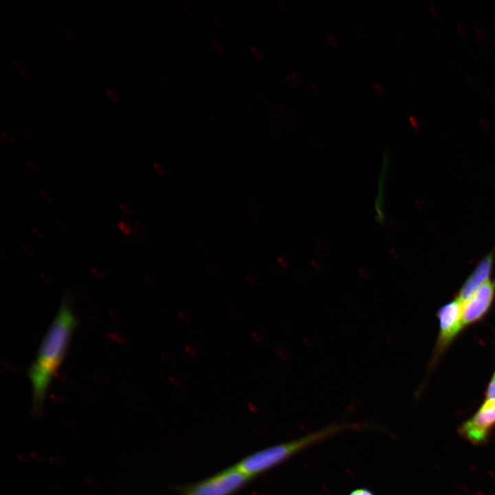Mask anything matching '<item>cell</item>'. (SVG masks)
<instances>
[{"label":"cell","instance_id":"cell-1","mask_svg":"<svg viewBox=\"0 0 495 495\" xmlns=\"http://www.w3.org/2000/svg\"><path fill=\"white\" fill-rule=\"evenodd\" d=\"M77 324L78 319L72 307L70 297L66 295L28 370L34 415H38L43 410L50 385L63 362Z\"/></svg>","mask_w":495,"mask_h":495},{"label":"cell","instance_id":"cell-2","mask_svg":"<svg viewBox=\"0 0 495 495\" xmlns=\"http://www.w3.org/2000/svg\"><path fill=\"white\" fill-rule=\"evenodd\" d=\"M353 425H332L299 439L257 451L243 458L234 466L252 478L278 465L307 447L347 429Z\"/></svg>","mask_w":495,"mask_h":495},{"label":"cell","instance_id":"cell-3","mask_svg":"<svg viewBox=\"0 0 495 495\" xmlns=\"http://www.w3.org/2000/svg\"><path fill=\"white\" fill-rule=\"evenodd\" d=\"M252 478L234 465L209 478L186 485L180 495H232Z\"/></svg>","mask_w":495,"mask_h":495},{"label":"cell","instance_id":"cell-4","mask_svg":"<svg viewBox=\"0 0 495 495\" xmlns=\"http://www.w3.org/2000/svg\"><path fill=\"white\" fill-rule=\"evenodd\" d=\"M495 425V399L486 401L474 416L464 423L461 434L474 444L483 443Z\"/></svg>","mask_w":495,"mask_h":495},{"label":"cell","instance_id":"cell-5","mask_svg":"<svg viewBox=\"0 0 495 495\" xmlns=\"http://www.w3.org/2000/svg\"><path fill=\"white\" fill-rule=\"evenodd\" d=\"M495 284L490 280L468 300L463 303V324L478 319L488 309L494 293Z\"/></svg>","mask_w":495,"mask_h":495},{"label":"cell","instance_id":"cell-6","mask_svg":"<svg viewBox=\"0 0 495 495\" xmlns=\"http://www.w3.org/2000/svg\"><path fill=\"white\" fill-rule=\"evenodd\" d=\"M441 342H449L461 329L463 322V302L458 298L445 305L439 311Z\"/></svg>","mask_w":495,"mask_h":495},{"label":"cell","instance_id":"cell-7","mask_svg":"<svg viewBox=\"0 0 495 495\" xmlns=\"http://www.w3.org/2000/svg\"><path fill=\"white\" fill-rule=\"evenodd\" d=\"M493 258L492 254L485 256L468 278L459 296V299L463 303L472 298L478 289L489 280Z\"/></svg>","mask_w":495,"mask_h":495},{"label":"cell","instance_id":"cell-8","mask_svg":"<svg viewBox=\"0 0 495 495\" xmlns=\"http://www.w3.org/2000/svg\"><path fill=\"white\" fill-rule=\"evenodd\" d=\"M10 63L13 69L21 76H23L27 72V69L25 65L19 60L16 58H12Z\"/></svg>","mask_w":495,"mask_h":495},{"label":"cell","instance_id":"cell-9","mask_svg":"<svg viewBox=\"0 0 495 495\" xmlns=\"http://www.w3.org/2000/svg\"><path fill=\"white\" fill-rule=\"evenodd\" d=\"M60 30L63 37L69 41H74L76 39L75 32L70 28L60 25Z\"/></svg>","mask_w":495,"mask_h":495},{"label":"cell","instance_id":"cell-10","mask_svg":"<svg viewBox=\"0 0 495 495\" xmlns=\"http://www.w3.org/2000/svg\"><path fill=\"white\" fill-rule=\"evenodd\" d=\"M286 82L290 87H296L301 82V77L296 72H291L285 78Z\"/></svg>","mask_w":495,"mask_h":495},{"label":"cell","instance_id":"cell-11","mask_svg":"<svg viewBox=\"0 0 495 495\" xmlns=\"http://www.w3.org/2000/svg\"><path fill=\"white\" fill-rule=\"evenodd\" d=\"M17 131L21 132L23 138H25L30 142H34L36 140V135L35 132L32 129L28 126H22L19 129V131Z\"/></svg>","mask_w":495,"mask_h":495},{"label":"cell","instance_id":"cell-12","mask_svg":"<svg viewBox=\"0 0 495 495\" xmlns=\"http://www.w3.org/2000/svg\"><path fill=\"white\" fill-rule=\"evenodd\" d=\"M117 226L119 230L126 235L131 234L133 231V228L131 223L125 221H120L118 222Z\"/></svg>","mask_w":495,"mask_h":495},{"label":"cell","instance_id":"cell-13","mask_svg":"<svg viewBox=\"0 0 495 495\" xmlns=\"http://www.w3.org/2000/svg\"><path fill=\"white\" fill-rule=\"evenodd\" d=\"M106 94L109 99L113 103H118L121 100V96L116 90L108 88L106 90Z\"/></svg>","mask_w":495,"mask_h":495},{"label":"cell","instance_id":"cell-14","mask_svg":"<svg viewBox=\"0 0 495 495\" xmlns=\"http://www.w3.org/2000/svg\"><path fill=\"white\" fill-rule=\"evenodd\" d=\"M184 351L186 355L190 358H196L198 355L199 351L197 348L191 344H186L184 347Z\"/></svg>","mask_w":495,"mask_h":495},{"label":"cell","instance_id":"cell-15","mask_svg":"<svg viewBox=\"0 0 495 495\" xmlns=\"http://www.w3.org/2000/svg\"><path fill=\"white\" fill-rule=\"evenodd\" d=\"M177 317L184 324H190L192 320L190 314L185 311H179Z\"/></svg>","mask_w":495,"mask_h":495},{"label":"cell","instance_id":"cell-16","mask_svg":"<svg viewBox=\"0 0 495 495\" xmlns=\"http://www.w3.org/2000/svg\"><path fill=\"white\" fill-rule=\"evenodd\" d=\"M245 279L252 287H257L259 284L258 276L252 273H248L245 275Z\"/></svg>","mask_w":495,"mask_h":495},{"label":"cell","instance_id":"cell-17","mask_svg":"<svg viewBox=\"0 0 495 495\" xmlns=\"http://www.w3.org/2000/svg\"><path fill=\"white\" fill-rule=\"evenodd\" d=\"M371 87L376 93L380 95H384L386 93V87L375 81L371 82Z\"/></svg>","mask_w":495,"mask_h":495},{"label":"cell","instance_id":"cell-18","mask_svg":"<svg viewBox=\"0 0 495 495\" xmlns=\"http://www.w3.org/2000/svg\"><path fill=\"white\" fill-rule=\"evenodd\" d=\"M250 336L254 342L257 344H261L265 340L264 336L257 331H252Z\"/></svg>","mask_w":495,"mask_h":495},{"label":"cell","instance_id":"cell-19","mask_svg":"<svg viewBox=\"0 0 495 495\" xmlns=\"http://www.w3.org/2000/svg\"><path fill=\"white\" fill-rule=\"evenodd\" d=\"M487 398L488 399H495V374L489 386Z\"/></svg>","mask_w":495,"mask_h":495},{"label":"cell","instance_id":"cell-20","mask_svg":"<svg viewBox=\"0 0 495 495\" xmlns=\"http://www.w3.org/2000/svg\"><path fill=\"white\" fill-rule=\"evenodd\" d=\"M168 380L173 387L179 388L182 385V380L177 376L170 375L168 377Z\"/></svg>","mask_w":495,"mask_h":495},{"label":"cell","instance_id":"cell-21","mask_svg":"<svg viewBox=\"0 0 495 495\" xmlns=\"http://www.w3.org/2000/svg\"><path fill=\"white\" fill-rule=\"evenodd\" d=\"M119 207L122 213L126 215H131L133 214V209L131 206L126 203L119 204Z\"/></svg>","mask_w":495,"mask_h":495},{"label":"cell","instance_id":"cell-22","mask_svg":"<svg viewBox=\"0 0 495 495\" xmlns=\"http://www.w3.org/2000/svg\"><path fill=\"white\" fill-rule=\"evenodd\" d=\"M207 270L211 275H219L220 273L219 267L214 263L207 264Z\"/></svg>","mask_w":495,"mask_h":495},{"label":"cell","instance_id":"cell-23","mask_svg":"<svg viewBox=\"0 0 495 495\" xmlns=\"http://www.w3.org/2000/svg\"><path fill=\"white\" fill-rule=\"evenodd\" d=\"M349 495H374V494L367 489L360 488L352 491Z\"/></svg>","mask_w":495,"mask_h":495},{"label":"cell","instance_id":"cell-24","mask_svg":"<svg viewBox=\"0 0 495 495\" xmlns=\"http://www.w3.org/2000/svg\"><path fill=\"white\" fill-rule=\"evenodd\" d=\"M327 38H328L329 42L330 43V44L332 46L337 47L340 45V41L336 35L329 34L328 35Z\"/></svg>","mask_w":495,"mask_h":495},{"label":"cell","instance_id":"cell-25","mask_svg":"<svg viewBox=\"0 0 495 495\" xmlns=\"http://www.w3.org/2000/svg\"><path fill=\"white\" fill-rule=\"evenodd\" d=\"M155 170L160 175H164L166 173V168L160 163L155 162L153 164Z\"/></svg>","mask_w":495,"mask_h":495},{"label":"cell","instance_id":"cell-26","mask_svg":"<svg viewBox=\"0 0 495 495\" xmlns=\"http://www.w3.org/2000/svg\"><path fill=\"white\" fill-rule=\"evenodd\" d=\"M161 356L166 362H171L174 359L173 354L167 351H162Z\"/></svg>","mask_w":495,"mask_h":495},{"label":"cell","instance_id":"cell-27","mask_svg":"<svg viewBox=\"0 0 495 495\" xmlns=\"http://www.w3.org/2000/svg\"><path fill=\"white\" fill-rule=\"evenodd\" d=\"M251 51L256 58L261 60L263 58L262 52L256 46L251 47Z\"/></svg>","mask_w":495,"mask_h":495},{"label":"cell","instance_id":"cell-28","mask_svg":"<svg viewBox=\"0 0 495 495\" xmlns=\"http://www.w3.org/2000/svg\"><path fill=\"white\" fill-rule=\"evenodd\" d=\"M26 165L30 170L34 173L38 172V166L34 162L28 160L26 161Z\"/></svg>","mask_w":495,"mask_h":495},{"label":"cell","instance_id":"cell-29","mask_svg":"<svg viewBox=\"0 0 495 495\" xmlns=\"http://www.w3.org/2000/svg\"><path fill=\"white\" fill-rule=\"evenodd\" d=\"M41 197L47 202H52L53 200L52 195L46 190L40 191Z\"/></svg>","mask_w":495,"mask_h":495},{"label":"cell","instance_id":"cell-30","mask_svg":"<svg viewBox=\"0 0 495 495\" xmlns=\"http://www.w3.org/2000/svg\"><path fill=\"white\" fill-rule=\"evenodd\" d=\"M135 229L139 230L140 232H142L143 233H146L147 228L146 226L141 221H135L134 223Z\"/></svg>","mask_w":495,"mask_h":495},{"label":"cell","instance_id":"cell-31","mask_svg":"<svg viewBox=\"0 0 495 495\" xmlns=\"http://www.w3.org/2000/svg\"><path fill=\"white\" fill-rule=\"evenodd\" d=\"M212 44L213 47H214V49H215L218 52H219V53H222V52H223V45H222L219 41H218L217 40L213 38V39L212 40Z\"/></svg>","mask_w":495,"mask_h":495},{"label":"cell","instance_id":"cell-32","mask_svg":"<svg viewBox=\"0 0 495 495\" xmlns=\"http://www.w3.org/2000/svg\"><path fill=\"white\" fill-rule=\"evenodd\" d=\"M32 232L34 234V235L35 236H36L37 238H38L40 239H44V234L40 228H36V227H33V228H32Z\"/></svg>","mask_w":495,"mask_h":495},{"label":"cell","instance_id":"cell-33","mask_svg":"<svg viewBox=\"0 0 495 495\" xmlns=\"http://www.w3.org/2000/svg\"><path fill=\"white\" fill-rule=\"evenodd\" d=\"M212 18L214 21V22L220 27L223 26V22L221 17L215 12L212 14Z\"/></svg>","mask_w":495,"mask_h":495},{"label":"cell","instance_id":"cell-34","mask_svg":"<svg viewBox=\"0 0 495 495\" xmlns=\"http://www.w3.org/2000/svg\"><path fill=\"white\" fill-rule=\"evenodd\" d=\"M133 234L135 235V236L138 240H140V241L144 240V239H145V233H143V232H140L139 230H136V229H135V228H133Z\"/></svg>","mask_w":495,"mask_h":495},{"label":"cell","instance_id":"cell-35","mask_svg":"<svg viewBox=\"0 0 495 495\" xmlns=\"http://www.w3.org/2000/svg\"><path fill=\"white\" fill-rule=\"evenodd\" d=\"M357 30L361 37L364 38L368 37V33L364 27L359 25L358 26Z\"/></svg>","mask_w":495,"mask_h":495},{"label":"cell","instance_id":"cell-36","mask_svg":"<svg viewBox=\"0 0 495 495\" xmlns=\"http://www.w3.org/2000/svg\"><path fill=\"white\" fill-rule=\"evenodd\" d=\"M56 225L61 231H63V232L67 231V226L64 221L58 220L56 221Z\"/></svg>","mask_w":495,"mask_h":495},{"label":"cell","instance_id":"cell-37","mask_svg":"<svg viewBox=\"0 0 495 495\" xmlns=\"http://www.w3.org/2000/svg\"><path fill=\"white\" fill-rule=\"evenodd\" d=\"M22 250L23 252L25 253L28 256H33L34 252L30 246L23 245L22 246Z\"/></svg>","mask_w":495,"mask_h":495},{"label":"cell","instance_id":"cell-38","mask_svg":"<svg viewBox=\"0 0 495 495\" xmlns=\"http://www.w3.org/2000/svg\"><path fill=\"white\" fill-rule=\"evenodd\" d=\"M311 91L316 95H320L321 94L320 88L318 85L316 83H311L310 85Z\"/></svg>","mask_w":495,"mask_h":495},{"label":"cell","instance_id":"cell-39","mask_svg":"<svg viewBox=\"0 0 495 495\" xmlns=\"http://www.w3.org/2000/svg\"><path fill=\"white\" fill-rule=\"evenodd\" d=\"M184 8L188 14L192 15L193 14V10H192V8L188 3H184Z\"/></svg>","mask_w":495,"mask_h":495},{"label":"cell","instance_id":"cell-40","mask_svg":"<svg viewBox=\"0 0 495 495\" xmlns=\"http://www.w3.org/2000/svg\"><path fill=\"white\" fill-rule=\"evenodd\" d=\"M278 261L279 264L283 267H285L287 265L286 259L283 257L278 258Z\"/></svg>","mask_w":495,"mask_h":495},{"label":"cell","instance_id":"cell-41","mask_svg":"<svg viewBox=\"0 0 495 495\" xmlns=\"http://www.w3.org/2000/svg\"><path fill=\"white\" fill-rule=\"evenodd\" d=\"M177 316V314H171V315L168 318V322H169V320H170L171 318H173V317H174V316ZM168 342H169V341H168ZM168 345H169V346L167 348L168 350V349H173V348H176V347H181V346H171V345L169 344V343H168ZM182 348H184V347H182Z\"/></svg>","mask_w":495,"mask_h":495},{"label":"cell","instance_id":"cell-42","mask_svg":"<svg viewBox=\"0 0 495 495\" xmlns=\"http://www.w3.org/2000/svg\"><path fill=\"white\" fill-rule=\"evenodd\" d=\"M278 4L282 8H287V3L285 1L283 0H278Z\"/></svg>","mask_w":495,"mask_h":495},{"label":"cell","instance_id":"cell-43","mask_svg":"<svg viewBox=\"0 0 495 495\" xmlns=\"http://www.w3.org/2000/svg\"><path fill=\"white\" fill-rule=\"evenodd\" d=\"M311 138L314 140V142H316V144H320V139L318 137H316V135H314V136H312Z\"/></svg>","mask_w":495,"mask_h":495},{"label":"cell","instance_id":"cell-44","mask_svg":"<svg viewBox=\"0 0 495 495\" xmlns=\"http://www.w3.org/2000/svg\"><path fill=\"white\" fill-rule=\"evenodd\" d=\"M148 280H149V282H151L153 284H155V283H156V280L150 276L148 277Z\"/></svg>","mask_w":495,"mask_h":495},{"label":"cell","instance_id":"cell-45","mask_svg":"<svg viewBox=\"0 0 495 495\" xmlns=\"http://www.w3.org/2000/svg\"><path fill=\"white\" fill-rule=\"evenodd\" d=\"M171 314H170V315H171ZM169 316H168V317H169ZM176 348H179V347H176ZM181 348H182V347H181ZM173 349H174V348H173ZM171 349H168V350L167 349V351H170V350H171Z\"/></svg>","mask_w":495,"mask_h":495}]
</instances>
